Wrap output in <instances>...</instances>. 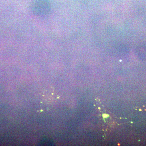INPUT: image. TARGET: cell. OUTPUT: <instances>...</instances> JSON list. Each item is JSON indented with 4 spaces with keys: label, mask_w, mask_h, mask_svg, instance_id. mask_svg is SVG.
I'll use <instances>...</instances> for the list:
<instances>
[{
    "label": "cell",
    "mask_w": 146,
    "mask_h": 146,
    "mask_svg": "<svg viewBox=\"0 0 146 146\" xmlns=\"http://www.w3.org/2000/svg\"><path fill=\"white\" fill-rule=\"evenodd\" d=\"M105 115H103V117H104V118H106L108 117V116H107V115H106V116H105Z\"/></svg>",
    "instance_id": "cell-1"
}]
</instances>
